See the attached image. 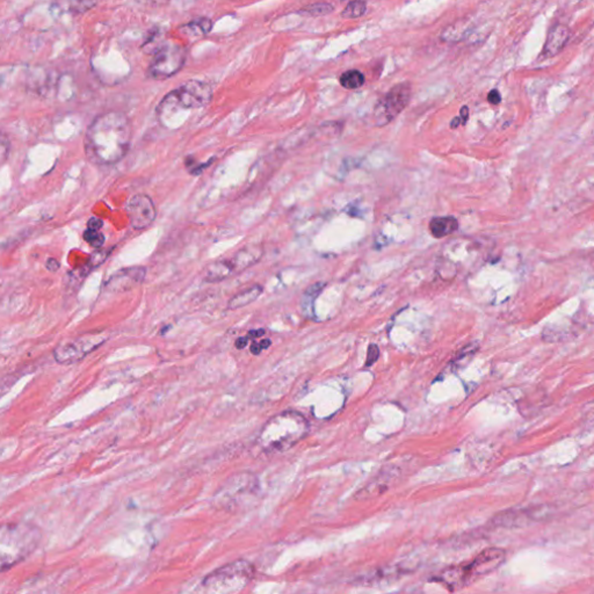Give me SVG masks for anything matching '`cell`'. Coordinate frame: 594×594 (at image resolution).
I'll return each mask as SVG.
<instances>
[{
    "instance_id": "cell-1",
    "label": "cell",
    "mask_w": 594,
    "mask_h": 594,
    "mask_svg": "<svg viewBox=\"0 0 594 594\" xmlns=\"http://www.w3.org/2000/svg\"><path fill=\"white\" fill-rule=\"evenodd\" d=\"M131 144V124L126 114L107 112L93 119L86 131V156L98 165H113L126 157Z\"/></svg>"
},
{
    "instance_id": "cell-2",
    "label": "cell",
    "mask_w": 594,
    "mask_h": 594,
    "mask_svg": "<svg viewBox=\"0 0 594 594\" xmlns=\"http://www.w3.org/2000/svg\"><path fill=\"white\" fill-rule=\"evenodd\" d=\"M310 425L297 411L288 410L272 416L258 437L260 448L267 454L288 451L307 437Z\"/></svg>"
},
{
    "instance_id": "cell-3",
    "label": "cell",
    "mask_w": 594,
    "mask_h": 594,
    "mask_svg": "<svg viewBox=\"0 0 594 594\" xmlns=\"http://www.w3.org/2000/svg\"><path fill=\"white\" fill-rule=\"evenodd\" d=\"M504 560V550L488 548L478 553L470 563L446 567L435 581H440L449 591H458L498 569Z\"/></svg>"
},
{
    "instance_id": "cell-4",
    "label": "cell",
    "mask_w": 594,
    "mask_h": 594,
    "mask_svg": "<svg viewBox=\"0 0 594 594\" xmlns=\"http://www.w3.org/2000/svg\"><path fill=\"white\" fill-rule=\"evenodd\" d=\"M212 98V87L208 82L195 79L188 80L164 96L157 107L158 117L166 124L175 114L207 106Z\"/></svg>"
},
{
    "instance_id": "cell-5",
    "label": "cell",
    "mask_w": 594,
    "mask_h": 594,
    "mask_svg": "<svg viewBox=\"0 0 594 594\" xmlns=\"http://www.w3.org/2000/svg\"><path fill=\"white\" fill-rule=\"evenodd\" d=\"M1 570L13 567L38 546L40 535L36 528L29 525H7L1 530Z\"/></svg>"
},
{
    "instance_id": "cell-6",
    "label": "cell",
    "mask_w": 594,
    "mask_h": 594,
    "mask_svg": "<svg viewBox=\"0 0 594 594\" xmlns=\"http://www.w3.org/2000/svg\"><path fill=\"white\" fill-rule=\"evenodd\" d=\"M254 577V567L245 560H235L209 574L202 581L207 592L231 593L242 591Z\"/></svg>"
},
{
    "instance_id": "cell-7",
    "label": "cell",
    "mask_w": 594,
    "mask_h": 594,
    "mask_svg": "<svg viewBox=\"0 0 594 594\" xmlns=\"http://www.w3.org/2000/svg\"><path fill=\"white\" fill-rule=\"evenodd\" d=\"M187 52L182 45L173 42H164L154 52V59L147 68V77L164 80L178 73L184 68Z\"/></svg>"
},
{
    "instance_id": "cell-8",
    "label": "cell",
    "mask_w": 594,
    "mask_h": 594,
    "mask_svg": "<svg viewBox=\"0 0 594 594\" xmlns=\"http://www.w3.org/2000/svg\"><path fill=\"white\" fill-rule=\"evenodd\" d=\"M107 340H108V335L103 332L79 335L75 338L61 342L54 351V356L56 361L61 365H70L73 362L80 361L85 356H89V353L99 349L100 346L103 345V342H106Z\"/></svg>"
},
{
    "instance_id": "cell-9",
    "label": "cell",
    "mask_w": 594,
    "mask_h": 594,
    "mask_svg": "<svg viewBox=\"0 0 594 594\" xmlns=\"http://www.w3.org/2000/svg\"><path fill=\"white\" fill-rule=\"evenodd\" d=\"M411 85L409 82H400L393 86L374 108V119L377 126H384L391 122L402 110L407 108L411 99Z\"/></svg>"
},
{
    "instance_id": "cell-10",
    "label": "cell",
    "mask_w": 594,
    "mask_h": 594,
    "mask_svg": "<svg viewBox=\"0 0 594 594\" xmlns=\"http://www.w3.org/2000/svg\"><path fill=\"white\" fill-rule=\"evenodd\" d=\"M130 226L135 230L147 229L157 217V209L149 195L136 194L130 198L126 207Z\"/></svg>"
},
{
    "instance_id": "cell-11",
    "label": "cell",
    "mask_w": 594,
    "mask_h": 594,
    "mask_svg": "<svg viewBox=\"0 0 594 594\" xmlns=\"http://www.w3.org/2000/svg\"><path fill=\"white\" fill-rule=\"evenodd\" d=\"M258 488H259V484L256 476L242 474V475L230 478L219 495H221V500L231 504L235 502V500H239L247 495H256Z\"/></svg>"
},
{
    "instance_id": "cell-12",
    "label": "cell",
    "mask_w": 594,
    "mask_h": 594,
    "mask_svg": "<svg viewBox=\"0 0 594 594\" xmlns=\"http://www.w3.org/2000/svg\"><path fill=\"white\" fill-rule=\"evenodd\" d=\"M145 274H147V268L140 266L128 267V268L117 270V273H114L105 282V289L113 293L131 291L143 282Z\"/></svg>"
},
{
    "instance_id": "cell-13",
    "label": "cell",
    "mask_w": 594,
    "mask_h": 594,
    "mask_svg": "<svg viewBox=\"0 0 594 594\" xmlns=\"http://www.w3.org/2000/svg\"><path fill=\"white\" fill-rule=\"evenodd\" d=\"M569 38H570L569 28L565 24H555L548 31L546 43L543 47L542 56H544L546 59H551L553 56L558 55L567 45Z\"/></svg>"
},
{
    "instance_id": "cell-14",
    "label": "cell",
    "mask_w": 594,
    "mask_h": 594,
    "mask_svg": "<svg viewBox=\"0 0 594 594\" xmlns=\"http://www.w3.org/2000/svg\"><path fill=\"white\" fill-rule=\"evenodd\" d=\"M263 249L261 246H245L228 259L233 267V273L238 274L256 265L263 258Z\"/></svg>"
},
{
    "instance_id": "cell-15",
    "label": "cell",
    "mask_w": 594,
    "mask_h": 594,
    "mask_svg": "<svg viewBox=\"0 0 594 594\" xmlns=\"http://www.w3.org/2000/svg\"><path fill=\"white\" fill-rule=\"evenodd\" d=\"M396 469H386V472H381L374 481H370L365 488L356 493V498L368 499L381 495L389 488V481H393L396 476Z\"/></svg>"
},
{
    "instance_id": "cell-16",
    "label": "cell",
    "mask_w": 594,
    "mask_h": 594,
    "mask_svg": "<svg viewBox=\"0 0 594 594\" xmlns=\"http://www.w3.org/2000/svg\"><path fill=\"white\" fill-rule=\"evenodd\" d=\"M233 270L230 265L229 259H221L209 263L203 273V281L205 284H216L219 281L226 280L233 275Z\"/></svg>"
},
{
    "instance_id": "cell-17",
    "label": "cell",
    "mask_w": 594,
    "mask_h": 594,
    "mask_svg": "<svg viewBox=\"0 0 594 594\" xmlns=\"http://www.w3.org/2000/svg\"><path fill=\"white\" fill-rule=\"evenodd\" d=\"M430 231L435 238H444L454 233L458 229V221L453 216L434 217L428 224Z\"/></svg>"
},
{
    "instance_id": "cell-18",
    "label": "cell",
    "mask_w": 594,
    "mask_h": 594,
    "mask_svg": "<svg viewBox=\"0 0 594 594\" xmlns=\"http://www.w3.org/2000/svg\"><path fill=\"white\" fill-rule=\"evenodd\" d=\"M263 288L260 284H254L252 287L247 288L245 291H240L238 294L230 298L228 302V309L237 310L240 307H246L263 294Z\"/></svg>"
},
{
    "instance_id": "cell-19",
    "label": "cell",
    "mask_w": 594,
    "mask_h": 594,
    "mask_svg": "<svg viewBox=\"0 0 594 594\" xmlns=\"http://www.w3.org/2000/svg\"><path fill=\"white\" fill-rule=\"evenodd\" d=\"M472 24L468 20L456 21L455 24H451L449 27L444 29L441 34L440 38L444 42H458L468 36L472 31Z\"/></svg>"
},
{
    "instance_id": "cell-20",
    "label": "cell",
    "mask_w": 594,
    "mask_h": 594,
    "mask_svg": "<svg viewBox=\"0 0 594 594\" xmlns=\"http://www.w3.org/2000/svg\"><path fill=\"white\" fill-rule=\"evenodd\" d=\"M212 22L207 19V17H201L198 20L191 21L189 24H184L181 27V31H184V34L188 36H203L208 34L209 31H212Z\"/></svg>"
},
{
    "instance_id": "cell-21",
    "label": "cell",
    "mask_w": 594,
    "mask_h": 594,
    "mask_svg": "<svg viewBox=\"0 0 594 594\" xmlns=\"http://www.w3.org/2000/svg\"><path fill=\"white\" fill-rule=\"evenodd\" d=\"M332 10H333V5L330 3H316L300 8L297 13L303 17H317L331 13Z\"/></svg>"
},
{
    "instance_id": "cell-22",
    "label": "cell",
    "mask_w": 594,
    "mask_h": 594,
    "mask_svg": "<svg viewBox=\"0 0 594 594\" xmlns=\"http://www.w3.org/2000/svg\"><path fill=\"white\" fill-rule=\"evenodd\" d=\"M340 84L347 89H356L365 84V75L358 70H349L342 73Z\"/></svg>"
},
{
    "instance_id": "cell-23",
    "label": "cell",
    "mask_w": 594,
    "mask_h": 594,
    "mask_svg": "<svg viewBox=\"0 0 594 594\" xmlns=\"http://www.w3.org/2000/svg\"><path fill=\"white\" fill-rule=\"evenodd\" d=\"M326 287L325 282H317L307 288V291H304L303 298H302V305L309 303L304 311L305 312H314V300L317 298L318 295L321 294L323 289Z\"/></svg>"
},
{
    "instance_id": "cell-24",
    "label": "cell",
    "mask_w": 594,
    "mask_h": 594,
    "mask_svg": "<svg viewBox=\"0 0 594 594\" xmlns=\"http://www.w3.org/2000/svg\"><path fill=\"white\" fill-rule=\"evenodd\" d=\"M367 10V3L363 0H353L342 10V17L344 19H356L361 17Z\"/></svg>"
},
{
    "instance_id": "cell-25",
    "label": "cell",
    "mask_w": 594,
    "mask_h": 594,
    "mask_svg": "<svg viewBox=\"0 0 594 594\" xmlns=\"http://www.w3.org/2000/svg\"><path fill=\"white\" fill-rule=\"evenodd\" d=\"M82 238H84L86 242H89V245L94 247V249H100L105 244V237L98 230L89 229L87 228V230H85V233L82 235Z\"/></svg>"
},
{
    "instance_id": "cell-26",
    "label": "cell",
    "mask_w": 594,
    "mask_h": 594,
    "mask_svg": "<svg viewBox=\"0 0 594 594\" xmlns=\"http://www.w3.org/2000/svg\"><path fill=\"white\" fill-rule=\"evenodd\" d=\"M110 249L108 251H98V252L92 254V256L89 258V261L86 266L89 267V270H92L96 267H99L101 263L105 261V260L108 258V254H110Z\"/></svg>"
},
{
    "instance_id": "cell-27",
    "label": "cell",
    "mask_w": 594,
    "mask_h": 594,
    "mask_svg": "<svg viewBox=\"0 0 594 594\" xmlns=\"http://www.w3.org/2000/svg\"><path fill=\"white\" fill-rule=\"evenodd\" d=\"M96 5L94 0H71L70 3V10L75 12H84V10H89Z\"/></svg>"
},
{
    "instance_id": "cell-28",
    "label": "cell",
    "mask_w": 594,
    "mask_h": 594,
    "mask_svg": "<svg viewBox=\"0 0 594 594\" xmlns=\"http://www.w3.org/2000/svg\"><path fill=\"white\" fill-rule=\"evenodd\" d=\"M379 358V346L375 344H370L368 347V353H367V358H365V367H372Z\"/></svg>"
},
{
    "instance_id": "cell-29",
    "label": "cell",
    "mask_w": 594,
    "mask_h": 594,
    "mask_svg": "<svg viewBox=\"0 0 594 594\" xmlns=\"http://www.w3.org/2000/svg\"><path fill=\"white\" fill-rule=\"evenodd\" d=\"M136 3L149 7H159L170 3V0H136Z\"/></svg>"
},
{
    "instance_id": "cell-30",
    "label": "cell",
    "mask_w": 594,
    "mask_h": 594,
    "mask_svg": "<svg viewBox=\"0 0 594 594\" xmlns=\"http://www.w3.org/2000/svg\"><path fill=\"white\" fill-rule=\"evenodd\" d=\"M488 101L492 105H499L502 101V96L499 93L498 89H492L488 94Z\"/></svg>"
},
{
    "instance_id": "cell-31",
    "label": "cell",
    "mask_w": 594,
    "mask_h": 594,
    "mask_svg": "<svg viewBox=\"0 0 594 594\" xmlns=\"http://www.w3.org/2000/svg\"><path fill=\"white\" fill-rule=\"evenodd\" d=\"M103 222L98 217H91L87 222V228L89 229L98 230L99 231L103 228Z\"/></svg>"
},
{
    "instance_id": "cell-32",
    "label": "cell",
    "mask_w": 594,
    "mask_h": 594,
    "mask_svg": "<svg viewBox=\"0 0 594 594\" xmlns=\"http://www.w3.org/2000/svg\"><path fill=\"white\" fill-rule=\"evenodd\" d=\"M45 267H47V270L49 272H57L59 270V267H61V263L57 260L54 259V258H49L47 260V263H45Z\"/></svg>"
},
{
    "instance_id": "cell-33",
    "label": "cell",
    "mask_w": 594,
    "mask_h": 594,
    "mask_svg": "<svg viewBox=\"0 0 594 594\" xmlns=\"http://www.w3.org/2000/svg\"><path fill=\"white\" fill-rule=\"evenodd\" d=\"M7 147H10V142L7 140L6 136L3 135V140H1V158H3V161L6 159V156L8 154V151H6Z\"/></svg>"
},
{
    "instance_id": "cell-34",
    "label": "cell",
    "mask_w": 594,
    "mask_h": 594,
    "mask_svg": "<svg viewBox=\"0 0 594 594\" xmlns=\"http://www.w3.org/2000/svg\"><path fill=\"white\" fill-rule=\"evenodd\" d=\"M263 335H265V330H263V328H259V330H251V331L247 333V337L251 339H256L263 337Z\"/></svg>"
},
{
    "instance_id": "cell-35",
    "label": "cell",
    "mask_w": 594,
    "mask_h": 594,
    "mask_svg": "<svg viewBox=\"0 0 594 594\" xmlns=\"http://www.w3.org/2000/svg\"><path fill=\"white\" fill-rule=\"evenodd\" d=\"M249 337H240V338L237 339L236 342H235V345H236L237 349H245L246 345H247V342H249Z\"/></svg>"
},
{
    "instance_id": "cell-36",
    "label": "cell",
    "mask_w": 594,
    "mask_h": 594,
    "mask_svg": "<svg viewBox=\"0 0 594 594\" xmlns=\"http://www.w3.org/2000/svg\"><path fill=\"white\" fill-rule=\"evenodd\" d=\"M460 117H461L462 123L465 124L469 119V108L467 106H463L460 110Z\"/></svg>"
},
{
    "instance_id": "cell-37",
    "label": "cell",
    "mask_w": 594,
    "mask_h": 594,
    "mask_svg": "<svg viewBox=\"0 0 594 594\" xmlns=\"http://www.w3.org/2000/svg\"><path fill=\"white\" fill-rule=\"evenodd\" d=\"M249 349H251V353L254 354V356H258V354L261 353V351H263V347L260 345V342H253Z\"/></svg>"
},
{
    "instance_id": "cell-38",
    "label": "cell",
    "mask_w": 594,
    "mask_h": 594,
    "mask_svg": "<svg viewBox=\"0 0 594 594\" xmlns=\"http://www.w3.org/2000/svg\"><path fill=\"white\" fill-rule=\"evenodd\" d=\"M460 123H462L461 117H455V119H453V121L451 122V128H453V129L458 128V126H460Z\"/></svg>"
},
{
    "instance_id": "cell-39",
    "label": "cell",
    "mask_w": 594,
    "mask_h": 594,
    "mask_svg": "<svg viewBox=\"0 0 594 594\" xmlns=\"http://www.w3.org/2000/svg\"><path fill=\"white\" fill-rule=\"evenodd\" d=\"M260 345H261L263 349H268L270 345H272V342H270V339H263V340H261V342H260Z\"/></svg>"
}]
</instances>
